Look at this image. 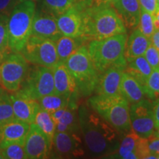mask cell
Masks as SVG:
<instances>
[{
    "instance_id": "6da1fadb",
    "label": "cell",
    "mask_w": 159,
    "mask_h": 159,
    "mask_svg": "<svg viewBox=\"0 0 159 159\" xmlns=\"http://www.w3.org/2000/svg\"><path fill=\"white\" fill-rule=\"evenodd\" d=\"M78 122L83 141L94 156L114 152L119 148V133L92 108L82 105L78 109Z\"/></svg>"
},
{
    "instance_id": "7a4b0ae2",
    "label": "cell",
    "mask_w": 159,
    "mask_h": 159,
    "mask_svg": "<svg viewBox=\"0 0 159 159\" xmlns=\"http://www.w3.org/2000/svg\"><path fill=\"white\" fill-rule=\"evenodd\" d=\"M85 41L101 40L126 33V27L112 5H94L83 11Z\"/></svg>"
},
{
    "instance_id": "3957f363",
    "label": "cell",
    "mask_w": 159,
    "mask_h": 159,
    "mask_svg": "<svg viewBox=\"0 0 159 159\" xmlns=\"http://www.w3.org/2000/svg\"><path fill=\"white\" fill-rule=\"evenodd\" d=\"M127 39V33H122L104 39L89 41L87 49L99 74L111 67H126L125 47Z\"/></svg>"
},
{
    "instance_id": "277c9868",
    "label": "cell",
    "mask_w": 159,
    "mask_h": 159,
    "mask_svg": "<svg viewBox=\"0 0 159 159\" xmlns=\"http://www.w3.org/2000/svg\"><path fill=\"white\" fill-rule=\"evenodd\" d=\"M91 108L119 133L131 130L130 104L120 94H96L89 99Z\"/></svg>"
},
{
    "instance_id": "5b68a950",
    "label": "cell",
    "mask_w": 159,
    "mask_h": 159,
    "mask_svg": "<svg viewBox=\"0 0 159 159\" xmlns=\"http://www.w3.org/2000/svg\"><path fill=\"white\" fill-rule=\"evenodd\" d=\"M35 13V3L26 1L17 4L9 15L8 49L21 52L31 35L32 24Z\"/></svg>"
},
{
    "instance_id": "8992f818",
    "label": "cell",
    "mask_w": 159,
    "mask_h": 159,
    "mask_svg": "<svg viewBox=\"0 0 159 159\" xmlns=\"http://www.w3.org/2000/svg\"><path fill=\"white\" fill-rule=\"evenodd\" d=\"M74 77L77 91L83 96H89L95 91L99 73L95 68L87 46L79 47L65 62Z\"/></svg>"
},
{
    "instance_id": "52a82bcc",
    "label": "cell",
    "mask_w": 159,
    "mask_h": 159,
    "mask_svg": "<svg viewBox=\"0 0 159 159\" xmlns=\"http://www.w3.org/2000/svg\"><path fill=\"white\" fill-rule=\"evenodd\" d=\"M29 69V63L21 53L10 52L0 64L1 86L10 93L19 91Z\"/></svg>"
},
{
    "instance_id": "ba28073f",
    "label": "cell",
    "mask_w": 159,
    "mask_h": 159,
    "mask_svg": "<svg viewBox=\"0 0 159 159\" xmlns=\"http://www.w3.org/2000/svg\"><path fill=\"white\" fill-rule=\"evenodd\" d=\"M30 68L19 91L34 99L55 94L52 68L36 66Z\"/></svg>"
},
{
    "instance_id": "9c48e42d",
    "label": "cell",
    "mask_w": 159,
    "mask_h": 159,
    "mask_svg": "<svg viewBox=\"0 0 159 159\" xmlns=\"http://www.w3.org/2000/svg\"><path fill=\"white\" fill-rule=\"evenodd\" d=\"M20 53L33 65L53 68L58 63L55 41L50 39L30 35Z\"/></svg>"
},
{
    "instance_id": "30bf717a",
    "label": "cell",
    "mask_w": 159,
    "mask_h": 159,
    "mask_svg": "<svg viewBox=\"0 0 159 159\" xmlns=\"http://www.w3.org/2000/svg\"><path fill=\"white\" fill-rule=\"evenodd\" d=\"M131 130L141 138L148 139L156 130L152 102L144 99L140 102L130 105Z\"/></svg>"
},
{
    "instance_id": "8fae6325",
    "label": "cell",
    "mask_w": 159,
    "mask_h": 159,
    "mask_svg": "<svg viewBox=\"0 0 159 159\" xmlns=\"http://www.w3.org/2000/svg\"><path fill=\"white\" fill-rule=\"evenodd\" d=\"M52 142L34 123H31L24 148L27 158L44 159L51 156Z\"/></svg>"
},
{
    "instance_id": "7c38bea8",
    "label": "cell",
    "mask_w": 159,
    "mask_h": 159,
    "mask_svg": "<svg viewBox=\"0 0 159 159\" xmlns=\"http://www.w3.org/2000/svg\"><path fill=\"white\" fill-rule=\"evenodd\" d=\"M52 154L57 158L77 157L84 154L77 133L55 132L52 144Z\"/></svg>"
},
{
    "instance_id": "4fadbf2b",
    "label": "cell",
    "mask_w": 159,
    "mask_h": 159,
    "mask_svg": "<svg viewBox=\"0 0 159 159\" xmlns=\"http://www.w3.org/2000/svg\"><path fill=\"white\" fill-rule=\"evenodd\" d=\"M83 11L73 7L57 16L56 21L61 34L73 38L82 37L84 30Z\"/></svg>"
},
{
    "instance_id": "5bb4252c",
    "label": "cell",
    "mask_w": 159,
    "mask_h": 159,
    "mask_svg": "<svg viewBox=\"0 0 159 159\" xmlns=\"http://www.w3.org/2000/svg\"><path fill=\"white\" fill-rule=\"evenodd\" d=\"M11 98L15 118L29 124L33 123L38 111L41 108L38 100L19 91L11 93Z\"/></svg>"
},
{
    "instance_id": "9a60e30c",
    "label": "cell",
    "mask_w": 159,
    "mask_h": 159,
    "mask_svg": "<svg viewBox=\"0 0 159 159\" xmlns=\"http://www.w3.org/2000/svg\"><path fill=\"white\" fill-rule=\"evenodd\" d=\"M31 35L56 41L63 35L57 27L56 17L43 11L35 12L32 24Z\"/></svg>"
},
{
    "instance_id": "2e32d148",
    "label": "cell",
    "mask_w": 159,
    "mask_h": 159,
    "mask_svg": "<svg viewBox=\"0 0 159 159\" xmlns=\"http://www.w3.org/2000/svg\"><path fill=\"white\" fill-rule=\"evenodd\" d=\"M125 67L114 66L99 74L98 83L95 89L96 94L113 96L118 95Z\"/></svg>"
},
{
    "instance_id": "e0dca14e",
    "label": "cell",
    "mask_w": 159,
    "mask_h": 159,
    "mask_svg": "<svg viewBox=\"0 0 159 159\" xmlns=\"http://www.w3.org/2000/svg\"><path fill=\"white\" fill-rule=\"evenodd\" d=\"M30 124L14 119L0 126V148L11 143L24 144Z\"/></svg>"
},
{
    "instance_id": "ac0fdd59",
    "label": "cell",
    "mask_w": 159,
    "mask_h": 159,
    "mask_svg": "<svg viewBox=\"0 0 159 159\" xmlns=\"http://www.w3.org/2000/svg\"><path fill=\"white\" fill-rule=\"evenodd\" d=\"M112 6L126 28L138 27L141 13L139 0H118Z\"/></svg>"
},
{
    "instance_id": "d6986e66",
    "label": "cell",
    "mask_w": 159,
    "mask_h": 159,
    "mask_svg": "<svg viewBox=\"0 0 159 159\" xmlns=\"http://www.w3.org/2000/svg\"><path fill=\"white\" fill-rule=\"evenodd\" d=\"M55 94L71 96L77 91L75 80L65 63L58 62L52 68Z\"/></svg>"
},
{
    "instance_id": "ffe728a7",
    "label": "cell",
    "mask_w": 159,
    "mask_h": 159,
    "mask_svg": "<svg viewBox=\"0 0 159 159\" xmlns=\"http://www.w3.org/2000/svg\"><path fill=\"white\" fill-rule=\"evenodd\" d=\"M119 94L130 105L140 102L146 97L144 85L125 71L122 77Z\"/></svg>"
},
{
    "instance_id": "44dd1931",
    "label": "cell",
    "mask_w": 159,
    "mask_h": 159,
    "mask_svg": "<svg viewBox=\"0 0 159 159\" xmlns=\"http://www.w3.org/2000/svg\"><path fill=\"white\" fill-rule=\"evenodd\" d=\"M151 44V40L145 36L139 30L135 28L133 30L128 39L125 47V57L127 61L135 58V57L144 55L148 47Z\"/></svg>"
},
{
    "instance_id": "7402d4cb",
    "label": "cell",
    "mask_w": 159,
    "mask_h": 159,
    "mask_svg": "<svg viewBox=\"0 0 159 159\" xmlns=\"http://www.w3.org/2000/svg\"><path fill=\"white\" fill-rule=\"evenodd\" d=\"M141 138L131 130L126 133L125 136L120 141L119 148L115 151V154L111 155L113 158L122 159L140 158L139 148H140Z\"/></svg>"
},
{
    "instance_id": "603a6c76",
    "label": "cell",
    "mask_w": 159,
    "mask_h": 159,
    "mask_svg": "<svg viewBox=\"0 0 159 159\" xmlns=\"http://www.w3.org/2000/svg\"><path fill=\"white\" fill-rule=\"evenodd\" d=\"M152 71V68L145 59L144 55L127 61L125 71L144 85Z\"/></svg>"
},
{
    "instance_id": "cb8c5ba5",
    "label": "cell",
    "mask_w": 159,
    "mask_h": 159,
    "mask_svg": "<svg viewBox=\"0 0 159 159\" xmlns=\"http://www.w3.org/2000/svg\"><path fill=\"white\" fill-rule=\"evenodd\" d=\"M85 41L83 37L73 38L62 35L59 38L55 41L58 62L65 63L71 54L84 44Z\"/></svg>"
},
{
    "instance_id": "d4e9b609",
    "label": "cell",
    "mask_w": 159,
    "mask_h": 159,
    "mask_svg": "<svg viewBox=\"0 0 159 159\" xmlns=\"http://www.w3.org/2000/svg\"><path fill=\"white\" fill-rule=\"evenodd\" d=\"M71 97L67 95L52 94L41 97L38 99V102L39 103L40 108L51 114L58 109L68 107L71 100Z\"/></svg>"
},
{
    "instance_id": "484cf974",
    "label": "cell",
    "mask_w": 159,
    "mask_h": 159,
    "mask_svg": "<svg viewBox=\"0 0 159 159\" xmlns=\"http://www.w3.org/2000/svg\"><path fill=\"white\" fill-rule=\"evenodd\" d=\"M33 123L36 125L52 142V139L56 131V123L52 117L50 113L40 108Z\"/></svg>"
},
{
    "instance_id": "4316f807",
    "label": "cell",
    "mask_w": 159,
    "mask_h": 159,
    "mask_svg": "<svg viewBox=\"0 0 159 159\" xmlns=\"http://www.w3.org/2000/svg\"><path fill=\"white\" fill-rule=\"evenodd\" d=\"M16 119L13 114L11 93L0 87V126Z\"/></svg>"
},
{
    "instance_id": "83f0119b",
    "label": "cell",
    "mask_w": 159,
    "mask_h": 159,
    "mask_svg": "<svg viewBox=\"0 0 159 159\" xmlns=\"http://www.w3.org/2000/svg\"><path fill=\"white\" fill-rule=\"evenodd\" d=\"M73 7L75 4L72 0H43V11L55 17Z\"/></svg>"
},
{
    "instance_id": "f1b7e54d",
    "label": "cell",
    "mask_w": 159,
    "mask_h": 159,
    "mask_svg": "<svg viewBox=\"0 0 159 159\" xmlns=\"http://www.w3.org/2000/svg\"><path fill=\"white\" fill-rule=\"evenodd\" d=\"M146 97L155 100L159 98V67L152 69L144 85Z\"/></svg>"
},
{
    "instance_id": "f546056e",
    "label": "cell",
    "mask_w": 159,
    "mask_h": 159,
    "mask_svg": "<svg viewBox=\"0 0 159 159\" xmlns=\"http://www.w3.org/2000/svg\"><path fill=\"white\" fill-rule=\"evenodd\" d=\"M4 159H27L24 144L11 143L0 148Z\"/></svg>"
},
{
    "instance_id": "4dcf8cb0",
    "label": "cell",
    "mask_w": 159,
    "mask_h": 159,
    "mask_svg": "<svg viewBox=\"0 0 159 159\" xmlns=\"http://www.w3.org/2000/svg\"><path fill=\"white\" fill-rule=\"evenodd\" d=\"M9 16L0 14V55L5 56L10 52L8 49V23Z\"/></svg>"
},
{
    "instance_id": "1f68e13d",
    "label": "cell",
    "mask_w": 159,
    "mask_h": 159,
    "mask_svg": "<svg viewBox=\"0 0 159 159\" xmlns=\"http://www.w3.org/2000/svg\"><path fill=\"white\" fill-rule=\"evenodd\" d=\"M138 27L139 30L148 39H150L156 30L154 27L152 16L142 8H141L140 19H139Z\"/></svg>"
},
{
    "instance_id": "d6a6232c",
    "label": "cell",
    "mask_w": 159,
    "mask_h": 159,
    "mask_svg": "<svg viewBox=\"0 0 159 159\" xmlns=\"http://www.w3.org/2000/svg\"><path fill=\"white\" fill-rule=\"evenodd\" d=\"M144 56L152 69L159 67V50L151 43L145 52Z\"/></svg>"
},
{
    "instance_id": "836d02e7",
    "label": "cell",
    "mask_w": 159,
    "mask_h": 159,
    "mask_svg": "<svg viewBox=\"0 0 159 159\" xmlns=\"http://www.w3.org/2000/svg\"><path fill=\"white\" fill-rule=\"evenodd\" d=\"M140 7L145 11L148 12L152 16H154L159 10V3L158 0H139Z\"/></svg>"
},
{
    "instance_id": "e575fe53",
    "label": "cell",
    "mask_w": 159,
    "mask_h": 159,
    "mask_svg": "<svg viewBox=\"0 0 159 159\" xmlns=\"http://www.w3.org/2000/svg\"><path fill=\"white\" fill-rule=\"evenodd\" d=\"M17 4L18 0H0V14L9 16Z\"/></svg>"
},
{
    "instance_id": "d590c367",
    "label": "cell",
    "mask_w": 159,
    "mask_h": 159,
    "mask_svg": "<svg viewBox=\"0 0 159 159\" xmlns=\"http://www.w3.org/2000/svg\"><path fill=\"white\" fill-rule=\"evenodd\" d=\"M148 139L150 153L155 155L157 158H159V138L152 135Z\"/></svg>"
},
{
    "instance_id": "8d00e7d4",
    "label": "cell",
    "mask_w": 159,
    "mask_h": 159,
    "mask_svg": "<svg viewBox=\"0 0 159 159\" xmlns=\"http://www.w3.org/2000/svg\"><path fill=\"white\" fill-rule=\"evenodd\" d=\"M72 1L75 4V7L81 11H84L93 4V0H72Z\"/></svg>"
},
{
    "instance_id": "74e56055",
    "label": "cell",
    "mask_w": 159,
    "mask_h": 159,
    "mask_svg": "<svg viewBox=\"0 0 159 159\" xmlns=\"http://www.w3.org/2000/svg\"><path fill=\"white\" fill-rule=\"evenodd\" d=\"M152 112L156 128L159 127V98L155 99L152 102Z\"/></svg>"
},
{
    "instance_id": "f35d334b",
    "label": "cell",
    "mask_w": 159,
    "mask_h": 159,
    "mask_svg": "<svg viewBox=\"0 0 159 159\" xmlns=\"http://www.w3.org/2000/svg\"><path fill=\"white\" fill-rule=\"evenodd\" d=\"M151 43L155 46L159 50V31L155 30V32L150 38Z\"/></svg>"
},
{
    "instance_id": "ab89813d",
    "label": "cell",
    "mask_w": 159,
    "mask_h": 159,
    "mask_svg": "<svg viewBox=\"0 0 159 159\" xmlns=\"http://www.w3.org/2000/svg\"><path fill=\"white\" fill-rule=\"evenodd\" d=\"M118 0H93L94 5H113Z\"/></svg>"
},
{
    "instance_id": "60d3db41",
    "label": "cell",
    "mask_w": 159,
    "mask_h": 159,
    "mask_svg": "<svg viewBox=\"0 0 159 159\" xmlns=\"http://www.w3.org/2000/svg\"><path fill=\"white\" fill-rule=\"evenodd\" d=\"M152 17H153V24L155 30L159 31V10L156 12V14L152 16Z\"/></svg>"
},
{
    "instance_id": "b9f144b4",
    "label": "cell",
    "mask_w": 159,
    "mask_h": 159,
    "mask_svg": "<svg viewBox=\"0 0 159 159\" xmlns=\"http://www.w3.org/2000/svg\"><path fill=\"white\" fill-rule=\"evenodd\" d=\"M153 135H154V136H156V137H158V138H159V127H158V128H156Z\"/></svg>"
},
{
    "instance_id": "7bdbcfd3",
    "label": "cell",
    "mask_w": 159,
    "mask_h": 159,
    "mask_svg": "<svg viewBox=\"0 0 159 159\" xmlns=\"http://www.w3.org/2000/svg\"><path fill=\"white\" fill-rule=\"evenodd\" d=\"M26 1H31V2H35L38 1V0H18V3H20V2H26Z\"/></svg>"
},
{
    "instance_id": "ee69618b",
    "label": "cell",
    "mask_w": 159,
    "mask_h": 159,
    "mask_svg": "<svg viewBox=\"0 0 159 159\" xmlns=\"http://www.w3.org/2000/svg\"><path fill=\"white\" fill-rule=\"evenodd\" d=\"M0 159H4V157L1 152V150H0Z\"/></svg>"
},
{
    "instance_id": "f6af8a7d",
    "label": "cell",
    "mask_w": 159,
    "mask_h": 159,
    "mask_svg": "<svg viewBox=\"0 0 159 159\" xmlns=\"http://www.w3.org/2000/svg\"><path fill=\"white\" fill-rule=\"evenodd\" d=\"M6 55H7V54H6ZM5 56H1V55H0V64H1L2 60V58H3V57H5Z\"/></svg>"
},
{
    "instance_id": "bcb514c9",
    "label": "cell",
    "mask_w": 159,
    "mask_h": 159,
    "mask_svg": "<svg viewBox=\"0 0 159 159\" xmlns=\"http://www.w3.org/2000/svg\"><path fill=\"white\" fill-rule=\"evenodd\" d=\"M158 3H159V0H158Z\"/></svg>"
}]
</instances>
